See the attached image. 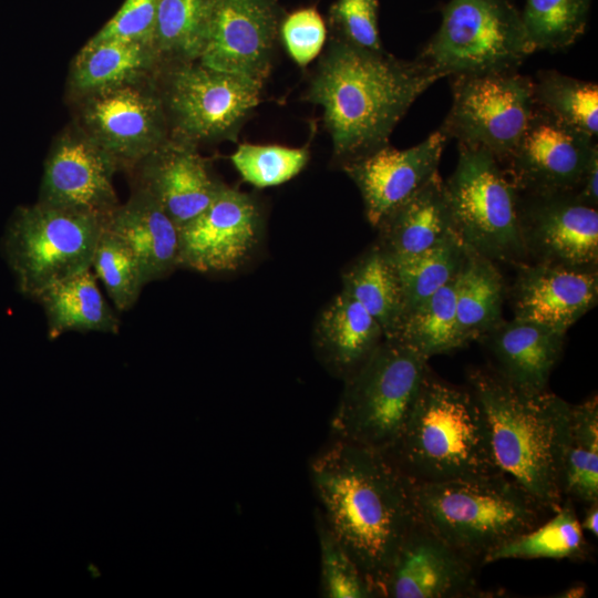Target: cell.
Returning <instances> with one entry per match:
<instances>
[{
	"label": "cell",
	"mask_w": 598,
	"mask_h": 598,
	"mask_svg": "<svg viewBox=\"0 0 598 598\" xmlns=\"http://www.w3.org/2000/svg\"><path fill=\"white\" fill-rule=\"evenodd\" d=\"M321 517L377 597L415 523L412 481L382 451L333 439L310 462Z\"/></svg>",
	"instance_id": "1"
},
{
	"label": "cell",
	"mask_w": 598,
	"mask_h": 598,
	"mask_svg": "<svg viewBox=\"0 0 598 598\" xmlns=\"http://www.w3.org/2000/svg\"><path fill=\"white\" fill-rule=\"evenodd\" d=\"M440 79L417 58L401 60L332 35L307 99L322 107L333 157L342 166L390 144L410 106Z\"/></svg>",
	"instance_id": "2"
},
{
	"label": "cell",
	"mask_w": 598,
	"mask_h": 598,
	"mask_svg": "<svg viewBox=\"0 0 598 598\" xmlns=\"http://www.w3.org/2000/svg\"><path fill=\"white\" fill-rule=\"evenodd\" d=\"M466 381L487 419L502 472L555 513L564 502L560 458L570 403L548 389L522 390L489 364L471 367Z\"/></svg>",
	"instance_id": "3"
},
{
	"label": "cell",
	"mask_w": 598,
	"mask_h": 598,
	"mask_svg": "<svg viewBox=\"0 0 598 598\" xmlns=\"http://www.w3.org/2000/svg\"><path fill=\"white\" fill-rule=\"evenodd\" d=\"M384 453L414 483L478 481L504 474L474 393L467 385L447 382L430 367L410 417Z\"/></svg>",
	"instance_id": "4"
},
{
	"label": "cell",
	"mask_w": 598,
	"mask_h": 598,
	"mask_svg": "<svg viewBox=\"0 0 598 598\" xmlns=\"http://www.w3.org/2000/svg\"><path fill=\"white\" fill-rule=\"evenodd\" d=\"M415 517L477 567L551 513L503 474L478 481L412 482Z\"/></svg>",
	"instance_id": "5"
},
{
	"label": "cell",
	"mask_w": 598,
	"mask_h": 598,
	"mask_svg": "<svg viewBox=\"0 0 598 598\" xmlns=\"http://www.w3.org/2000/svg\"><path fill=\"white\" fill-rule=\"evenodd\" d=\"M429 359L385 339L352 374L330 423L333 439L386 452L416 401Z\"/></svg>",
	"instance_id": "6"
},
{
	"label": "cell",
	"mask_w": 598,
	"mask_h": 598,
	"mask_svg": "<svg viewBox=\"0 0 598 598\" xmlns=\"http://www.w3.org/2000/svg\"><path fill=\"white\" fill-rule=\"evenodd\" d=\"M444 185L456 234L467 249L496 264L527 262L520 193L492 153L458 145L456 167Z\"/></svg>",
	"instance_id": "7"
},
{
	"label": "cell",
	"mask_w": 598,
	"mask_h": 598,
	"mask_svg": "<svg viewBox=\"0 0 598 598\" xmlns=\"http://www.w3.org/2000/svg\"><path fill=\"white\" fill-rule=\"evenodd\" d=\"M104 220L40 202L18 208L1 247L19 291L35 299L52 283L91 269Z\"/></svg>",
	"instance_id": "8"
},
{
	"label": "cell",
	"mask_w": 598,
	"mask_h": 598,
	"mask_svg": "<svg viewBox=\"0 0 598 598\" xmlns=\"http://www.w3.org/2000/svg\"><path fill=\"white\" fill-rule=\"evenodd\" d=\"M533 52L509 0H450L417 59L444 78L517 71Z\"/></svg>",
	"instance_id": "9"
},
{
	"label": "cell",
	"mask_w": 598,
	"mask_h": 598,
	"mask_svg": "<svg viewBox=\"0 0 598 598\" xmlns=\"http://www.w3.org/2000/svg\"><path fill=\"white\" fill-rule=\"evenodd\" d=\"M159 94L171 137L197 146L200 142L235 140L260 101L262 84L199 61L166 65Z\"/></svg>",
	"instance_id": "10"
},
{
	"label": "cell",
	"mask_w": 598,
	"mask_h": 598,
	"mask_svg": "<svg viewBox=\"0 0 598 598\" xmlns=\"http://www.w3.org/2000/svg\"><path fill=\"white\" fill-rule=\"evenodd\" d=\"M452 78V106L440 131L503 164L534 113L533 79L517 71Z\"/></svg>",
	"instance_id": "11"
},
{
	"label": "cell",
	"mask_w": 598,
	"mask_h": 598,
	"mask_svg": "<svg viewBox=\"0 0 598 598\" xmlns=\"http://www.w3.org/2000/svg\"><path fill=\"white\" fill-rule=\"evenodd\" d=\"M82 99L80 128L118 168L132 169L171 137L158 86L151 78Z\"/></svg>",
	"instance_id": "12"
},
{
	"label": "cell",
	"mask_w": 598,
	"mask_h": 598,
	"mask_svg": "<svg viewBox=\"0 0 598 598\" xmlns=\"http://www.w3.org/2000/svg\"><path fill=\"white\" fill-rule=\"evenodd\" d=\"M281 19L277 0H212L197 61L264 84Z\"/></svg>",
	"instance_id": "13"
},
{
	"label": "cell",
	"mask_w": 598,
	"mask_h": 598,
	"mask_svg": "<svg viewBox=\"0 0 598 598\" xmlns=\"http://www.w3.org/2000/svg\"><path fill=\"white\" fill-rule=\"evenodd\" d=\"M527 262L598 269V208L574 192L519 196Z\"/></svg>",
	"instance_id": "14"
},
{
	"label": "cell",
	"mask_w": 598,
	"mask_h": 598,
	"mask_svg": "<svg viewBox=\"0 0 598 598\" xmlns=\"http://www.w3.org/2000/svg\"><path fill=\"white\" fill-rule=\"evenodd\" d=\"M260 230L255 198L221 183L212 203L178 228L179 267L199 272L235 271L257 247Z\"/></svg>",
	"instance_id": "15"
},
{
	"label": "cell",
	"mask_w": 598,
	"mask_h": 598,
	"mask_svg": "<svg viewBox=\"0 0 598 598\" xmlns=\"http://www.w3.org/2000/svg\"><path fill=\"white\" fill-rule=\"evenodd\" d=\"M595 140L535 105L526 130L503 165L519 193H575L598 152Z\"/></svg>",
	"instance_id": "16"
},
{
	"label": "cell",
	"mask_w": 598,
	"mask_h": 598,
	"mask_svg": "<svg viewBox=\"0 0 598 598\" xmlns=\"http://www.w3.org/2000/svg\"><path fill=\"white\" fill-rule=\"evenodd\" d=\"M116 161L80 127L63 134L44 163L40 203L106 219L120 204L113 177Z\"/></svg>",
	"instance_id": "17"
},
{
	"label": "cell",
	"mask_w": 598,
	"mask_h": 598,
	"mask_svg": "<svg viewBox=\"0 0 598 598\" xmlns=\"http://www.w3.org/2000/svg\"><path fill=\"white\" fill-rule=\"evenodd\" d=\"M478 568L415 519L389 570L383 597H481Z\"/></svg>",
	"instance_id": "18"
},
{
	"label": "cell",
	"mask_w": 598,
	"mask_h": 598,
	"mask_svg": "<svg viewBox=\"0 0 598 598\" xmlns=\"http://www.w3.org/2000/svg\"><path fill=\"white\" fill-rule=\"evenodd\" d=\"M446 141L437 130L412 147L399 150L388 144L342 165L361 194L373 228L439 173Z\"/></svg>",
	"instance_id": "19"
},
{
	"label": "cell",
	"mask_w": 598,
	"mask_h": 598,
	"mask_svg": "<svg viewBox=\"0 0 598 598\" xmlns=\"http://www.w3.org/2000/svg\"><path fill=\"white\" fill-rule=\"evenodd\" d=\"M516 267L513 317L567 333L598 301V269L540 262Z\"/></svg>",
	"instance_id": "20"
},
{
	"label": "cell",
	"mask_w": 598,
	"mask_h": 598,
	"mask_svg": "<svg viewBox=\"0 0 598 598\" xmlns=\"http://www.w3.org/2000/svg\"><path fill=\"white\" fill-rule=\"evenodd\" d=\"M132 169L135 186L147 192L178 228L200 214L221 185L195 145L172 137Z\"/></svg>",
	"instance_id": "21"
},
{
	"label": "cell",
	"mask_w": 598,
	"mask_h": 598,
	"mask_svg": "<svg viewBox=\"0 0 598 598\" xmlns=\"http://www.w3.org/2000/svg\"><path fill=\"white\" fill-rule=\"evenodd\" d=\"M565 332L512 318L504 319L481 337L491 353L493 367L513 385L528 391L547 390L550 374L558 363L566 341Z\"/></svg>",
	"instance_id": "22"
},
{
	"label": "cell",
	"mask_w": 598,
	"mask_h": 598,
	"mask_svg": "<svg viewBox=\"0 0 598 598\" xmlns=\"http://www.w3.org/2000/svg\"><path fill=\"white\" fill-rule=\"evenodd\" d=\"M375 229L377 244L394 261L419 256L457 236L440 174L384 216Z\"/></svg>",
	"instance_id": "23"
},
{
	"label": "cell",
	"mask_w": 598,
	"mask_h": 598,
	"mask_svg": "<svg viewBox=\"0 0 598 598\" xmlns=\"http://www.w3.org/2000/svg\"><path fill=\"white\" fill-rule=\"evenodd\" d=\"M104 226L121 237L137 257L144 282L159 280L179 267L178 227L144 189L134 186Z\"/></svg>",
	"instance_id": "24"
},
{
	"label": "cell",
	"mask_w": 598,
	"mask_h": 598,
	"mask_svg": "<svg viewBox=\"0 0 598 598\" xmlns=\"http://www.w3.org/2000/svg\"><path fill=\"white\" fill-rule=\"evenodd\" d=\"M384 338L379 322L343 290L322 311L317 326L320 354L343 380L363 364Z\"/></svg>",
	"instance_id": "25"
},
{
	"label": "cell",
	"mask_w": 598,
	"mask_h": 598,
	"mask_svg": "<svg viewBox=\"0 0 598 598\" xmlns=\"http://www.w3.org/2000/svg\"><path fill=\"white\" fill-rule=\"evenodd\" d=\"M91 270H84L43 289L34 300L43 308L48 338L65 332H102L116 334L121 321L103 298Z\"/></svg>",
	"instance_id": "26"
},
{
	"label": "cell",
	"mask_w": 598,
	"mask_h": 598,
	"mask_svg": "<svg viewBox=\"0 0 598 598\" xmlns=\"http://www.w3.org/2000/svg\"><path fill=\"white\" fill-rule=\"evenodd\" d=\"M159 62L151 45L124 40H89L76 54L70 84L86 96L155 75Z\"/></svg>",
	"instance_id": "27"
},
{
	"label": "cell",
	"mask_w": 598,
	"mask_h": 598,
	"mask_svg": "<svg viewBox=\"0 0 598 598\" xmlns=\"http://www.w3.org/2000/svg\"><path fill=\"white\" fill-rule=\"evenodd\" d=\"M342 290L354 298L392 338L405 315L402 281L393 259L375 243L342 274Z\"/></svg>",
	"instance_id": "28"
},
{
	"label": "cell",
	"mask_w": 598,
	"mask_h": 598,
	"mask_svg": "<svg viewBox=\"0 0 598 598\" xmlns=\"http://www.w3.org/2000/svg\"><path fill=\"white\" fill-rule=\"evenodd\" d=\"M504 278L496 262L467 249L456 283V320L462 348L504 320Z\"/></svg>",
	"instance_id": "29"
},
{
	"label": "cell",
	"mask_w": 598,
	"mask_h": 598,
	"mask_svg": "<svg viewBox=\"0 0 598 598\" xmlns=\"http://www.w3.org/2000/svg\"><path fill=\"white\" fill-rule=\"evenodd\" d=\"M563 499L587 504L598 499V398L571 404L561 447Z\"/></svg>",
	"instance_id": "30"
},
{
	"label": "cell",
	"mask_w": 598,
	"mask_h": 598,
	"mask_svg": "<svg viewBox=\"0 0 598 598\" xmlns=\"http://www.w3.org/2000/svg\"><path fill=\"white\" fill-rule=\"evenodd\" d=\"M590 551L575 504L564 499L560 507L536 527L495 548L487 556L486 565L502 559L585 560Z\"/></svg>",
	"instance_id": "31"
},
{
	"label": "cell",
	"mask_w": 598,
	"mask_h": 598,
	"mask_svg": "<svg viewBox=\"0 0 598 598\" xmlns=\"http://www.w3.org/2000/svg\"><path fill=\"white\" fill-rule=\"evenodd\" d=\"M457 276L406 312L390 339L400 341L429 360L462 349L456 320Z\"/></svg>",
	"instance_id": "32"
},
{
	"label": "cell",
	"mask_w": 598,
	"mask_h": 598,
	"mask_svg": "<svg viewBox=\"0 0 598 598\" xmlns=\"http://www.w3.org/2000/svg\"><path fill=\"white\" fill-rule=\"evenodd\" d=\"M212 0H157L152 47L166 65L197 61Z\"/></svg>",
	"instance_id": "33"
},
{
	"label": "cell",
	"mask_w": 598,
	"mask_h": 598,
	"mask_svg": "<svg viewBox=\"0 0 598 598\" xmlns=\"http://www.w3.org/2000/svg\"><path fill=\"white\" fill-rule=\"evenodd\" d=\"M535 105L560 122L598 134V85L554 70L538 72L533 80Z\"/></svg>",
	"instance_id": "34"
},
{
	"label": "cell",
	"mask_w": 598,
	"mask_h": 598,
	"mask_svg": "<svg viewBox=\"0 0 598 598\" xmlns=\"http://www.w3.org/2000/svg\"><path fill=\"white\" fill-rule=\"evenodd\" d=\"M591 0H526L520 13L534 52L571 45L587 25Z\"/></svg>",
	"instance_id": "35"
},
{
	"label": "cell",
	"mask_w": 598,
	"mask_h": 598,
	"mask_svg": "<svg viewBox=\"0 0 598 598\" xmlns=\"http://www.w3.org/2000/svg\"><path fill=\"white\" fill-rule=\"evenodd\" d=\"M466 254L465 245L453 236L419 256L393 260L402 281L405 315L452 281L458 275Z\"/></svg>",
	"instance_id": "36"
},
{
	"label": "cell",
	"mask_w": 598,
	"mask_h": 598,
	"mask_svg": "<svg viewBox=\"0 0 598 598\" xmlns=\"http://www.w3.org/2000/svg\"><path fill=\"white\" fill-rule=\"evenodd\" d=\"M91 268L120 311L130 310L145 286L140 261L130 246L104 224Z\"/></svg>",
	"instance_id": "37"
},
{
	"label": "cell",
	"mask_w": 598,
	"mask_h": 598,
	"mask_svg": "<svg viewBox=\"0 0 598 598\" xmlns=\"http://www.w3.org/2000/svg\"><path fill=\"white\" fill-rule=\"evenodd\" d=\"M230 161L241 178L258 188L283 184L296 177L309 161L307 147L243 143Z\"/></svg>",
	"instance_id": "38"
},
{
	"label": "cell",
	"mask_w": 598,
	"mask_h": 598,
	"mask_svg": "<svg viewBox=\"0 0 598 598\" xmlns=\"http://www.w3.org/2000/svg\"><path fill=\"white\" fill-rule=\"evenodd\" d=\"M321 590L327 598L377 597L358 565L318 516Z\"/></svg>",
	"instance_id": "39"
},
{
	"label": "cell",
	"mask_w": 598,
	"mask_h": 598,
	"mask_svg": "<svg viewBox=\"0 0 598 598\" xmlns=\"http://www.w3.org/2000/svg\"><path fill=\"white\" fill-rule=\"evenodd\" d=\"M332 35L354 47L383 50L378 28V0H336L330 8Z\"/></svg>",
	"instance_id": "40"
},
{
	"label": "cell",
	"mask_w": 598,
	"mask_h": 598,
	"mask_svg": "<svg viewBox=\"0 0 598 598\" xmlns=\"http://www.w3.org/2000/svg\"><path fill=\"white\" fill-rule=\"evenodd\" d=\"M279 37L290 58L305 68L321 52L327 28L315 7L301 8L281 19Z\"/></svg>",
	"instance_id": "41"
},
{
	"label": "cell",
	"mask_w": 598,
	"mask_h": 598,
	"mask_svg": "<svg viewBox=\"0 0 598 598\" xmlns=\"http://www.w3.org/2000/svg\"><path fill=\"white\" fill-rule=\"evenodd\" d=\"M156 7L157 0H125L92 40L116 39L152 47Z\"/></svg>",
	"instance_id": "42"
},
{
	"label": "cell",
	"mask_w": 598,
	"mask_h": 598,
	"mask_svg": "<svg viewBox=\"0 0 598 598\" xmlns=\"http://www.w3.org/2000/svg\"><path fill=\"white\" fill-rule=\"evenodd\" d=\"M575 194L586 205L598 208V152L590 158Z\"/></svg>",
	"instance_id": "43"
},
{
	"label": "cell",
	"mask_w": 598,
	"mask_h": 598,
	"mask_svg": "<svg viewBox=\"0 0 598 598\" xmlns=\"http://www.w3.org/2000/svg\"><path fill=\"white\" fill-rule=\"evenodd\" d=\"M584 517L580 519L582 530L590 533L595 539L598 537V499L585 504Z\"/></svg>",
	"instance_id": "44"
}]
</instances>
